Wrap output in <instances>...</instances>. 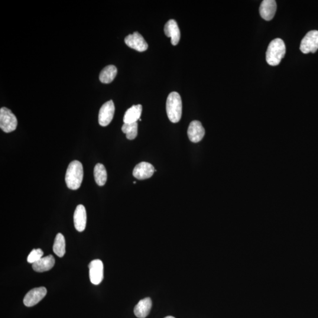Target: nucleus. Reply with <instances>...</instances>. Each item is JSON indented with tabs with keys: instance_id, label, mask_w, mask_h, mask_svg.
Returning a JSON list of instances; mask_svg holds the SVG:
<instances>
[{
	"instance_id": "f257e3e1",
	"label": "nucleus",
	"mask_w": 318,
	"mask_h": 318,
	"mask_svg": "<svg viewBox=\"0 0 318 318\" xmlns=\"http://www.w3.org/2000/svg\"><path fill=\"white\" fill-rule=\"evenodd\" d=\"M83 179V167L78 160L71 161L68 166L65 181L69 189L76 190L79 189Z\"/></svg>"
},
{
	"instance_id": "f03ea898",
	"label": "nucleus",
	"mask_w": 318,
	"mask_h": 318,
	"mask_svg": "<svg viewBox=\"0 0 318 318\" xmlns=\"http://www.w3.org/2000/svg\"><path fill=\"white\" fill-rule=\"evenodd\" d=\"M286 53V47L283 40L276 38L269 44L266 54L267 63L272 66H278Z\"/></svg>"
},
{
	"instance_id": "7ed1b4c3",
	"label": "nucleus",
	"mask_w": 318,
	"mask_h": 318,
	"mask_svg": "<svg viewBox=\"0 0 318 318\" xmlns=\"http://www.w3.org/2000/svg\"><path fill=\"white\" fill-rule=\"evenodd\" d=\"M166 112L168 118L172 123H176L180 121L182 115V102L178 93L171 92L168 96Z\"/></svg>"
},
{
	"instance_id": "20e7f679",
	"label": "nucleus",
	"mask_w": 318,
	"mask_h": 318,
	"mask_svg": "<svg viewBox=\"0 0 318 318\" xmlns=\"http://www.w3.org/2000/svg\"><path fill=\"white\" fill-rule=\"evenodd\" d=\"M17 119L10 110L6 108L0 109V128L5 133L14 131L17 127Z\"/></svg>"
},
{
	"instance_id": "39448f33",
	"label": "nucleus",
	"mask_w": 318,
	"mask_h": 318,
	"mask_svg": "<svg viewBox=\"0 0 318 318\" xmlns=\"http://www.w3.org/2000/svg\"><path fill=\"white\" fill-rule=\"evenodd\" d=\"M300 50L304 54L315 53L318 50V31L308 32L301 41Z\"/></svg>"
},
{
	"instance_id": "423d86ee",
	"label": "nucleus",
	"mask_w": 318,
	"mask_h": 318,
	"mask_svg": "<svg viewBox=\"0 0 318 318\" xmlns=\"http://www.w3.org/2000/svg\"><path fill=\"white\" fill-rule=\"evenodd\" d=\"M115 112V104L112 100L107 102L101 107L99 113V123L106 127L112 121Z\"/></svg>"
},
{
	"instance_id": "0eeeda50",
	"label": "nucleus",
	"mask_w": 318,
	"mask_h": 318,
	"mask_svg": "<svg viewBox=\"0 0 318 318\" xmlns=\"http://www.w3.org/2000/svg\"><path fill=\"white\" fill-rule=\"evenodd\" d=\"M46 294L47 290L44 287L32 289L25 295L23 300L24 306L27 307L35 306L43 299Z\"/></svg>"
},
{
	"instance_id": "6e6552de",
	"label": "nucleus",
	"mask_w": 318,
	"mask_h": 318,
	"mask_svg": "<svg viewBox=\"0 0 318 318\" xmlns=\"http://www.w3.org/2000/svg\"><path fill=\"white\" fill-rule=\"evenodd\" d=\"M89 277L91 282L94 285H99L103 280V264L99 259H96L89 265Z\"/></svg>"
},
{
	"instance_id": "1a4fd4ad",
	"label": "nucleus",
	"mask_w": 318,
	"mask_h": 318,
	"mask_svg": "<svg viewBox=\"0 0 318 318\" xmlns=\"http://www.w3.org/2000/svg\"><path fill=\"white\" fill-rule=\"evenodd\" d=\"M125 42L128 46L138 51H145L148 48L147 41L138 32H135L134 34L128 35L125 38Z\"/></svg>"
},
{
	"instance_id": "9d476101",
	"label": "nucleus",
	"mask_w": 318,
	"mask_h": 318,
	"mask_svg": "<svg viewBox=\"0 0 318 318\" xmlns=\"http://www.w3.org/2000/svg\"><path fill=\"white\" fill-rule=\"evenodd\" d=\"M153 165L148 162H141L136 165L133 171V175L138 180H145L151 178L155 173Z\"/></svg>"
},
{
	"instance_id": "9b49d317",
	"label": "nucleus",
	"mask_w": 318,
	"mask_h": 318,
	"mask_svg": "<svg viewBox=\"0 0 318 318\" xmlns=\"http://www.w3.org/2000/svg\"><path fill=\"white\" fill-rule=\"evenodd\" d=\"M204 135H205V130L199 121H194L190 123L187 130V135L191 142H200L202 140Z\"/></svg>"
},
{
	"instance_id": "f8f14e48",
	"label": "nucleus",
	"mask_w": 318,
	"mask_h": 318,
	"mask_svg": "<svg viewBox=\"0 0 318 318\" xmlns=\"http://www.w3.org/2000/svg\"><path fill=\"white\" fill-rule=\"evenodd\" d=\"M277 9V2L275 0H264L261 3L259 12L265 20L271 21L274 18Z\"/></svg>"
},
{
	"instance_id": "ddd939ff",
	"label": "nucleus",
	"mask_w": 318,
	"mask_h": 318,
	"mask_svg": "<svg viewBox=\"0 0 318 318\" xmlns=\"http://www.w3.org/2000/svg\"><path fill=\"white\" fill-rule=\"evenodd\" d=\"M164 31L165 35L171 38V43L173 45L178 43L180 39L179 28L174 19H170L164 25Z\"/></svg>"
},
{
	"instance_id": "4468645a",
	"label": "nucleus",
	"mask_w": 318,
	"mask_h": 318,
	"mask_svg": "<svg viewBox=\"0 0 318 318\" xmlns=\"http://www.w3.org/2000/svg\"><path fill=\"white\" fill-rule=\"evenodd\" d=\"M87 213L85 207L79 204L76 207L74 213V227L78 232H83L86 229Z\"/></svg>"
},
{
	"instance_id": "2eb2a0df",
	"label": "nucleus",
	"mask_w": 318,
	"mask_h": 318,
	"mask_svg": "<svg viewBox=\"0 0 318 318\" xmlns=\"http://www.w3.org/2000/svg\"><path fill=\"white\" fill-rule=\"evenodd\" d=\"M152 307V301L150 298L141 300L135 307V316L139 318H147L151 312Z\"/></svg>"
},
{
	"instance_id": "dca6fc26",
	"label": "nucleus",
	"mask_w": 318,
	"mask_h": 318,
	"mask_svg": "<svg viewBox=\"0 0 318 318\" xmlns=\"http://www.w3.org/2000/svg\"><path fill=\"white\" fill-rule=\"evenodd\" d=\"M54 265V258L50 255L41 258L40 260L32 264V267L35 272H44L50 271Z\"/></svg>"
},
{
	"instance_id": "f3484780",
	"label": "nucleus",
	"mask_w": 318,
	"mask_h": 318,
	"mask_svg": "<svg viewBox=\"0 0 318 318\" xmlns=\"http://www.w3.org/2000/svg\"><path fill=\"white\" fill-rule=\"evenodd\" d=\"M142 112L141 105H134L126 112L123 122L125 123H134L140 119Z\"/></svg>"
},
{
	"instance_id": "a211bd4d",
	"label": "nucleus",
	"mask_w": 318,
	"mask_h": 318,
	"mask_svg": "<svg viewBox=\"0 0 318 318\" xmlns=\"http://www.w3.org/2000/svg\"><path fill=\"white\" fill-rule=\"evenodd\" d=\"M118 73L117 68L113 65H109L102 70L99 76L100 82L105 84L112 83L115 79Z\"/></svg>"
},
{
	"instance_id": "6ab92c4d",
	"label": "nucleus",
	"mask_w": 318,
	"mask_h": 318,
	"mask_svg": "<svg viewBox=\"0 0 318 318\" xmlns=\"http://www.w3.org/2000/svg\"><path fill=\"white\" fill-rule=\"evenodd\" d=\"M94 177L96 182L99 186H103L108 179V173L105 165L101 163H97L94 168Z\"/></svg>"
},
{
	"instance_id": "aec40b11",
	"label": "nucleus",
	"mask_w": 318,
	"mask_h": 318,
	"mask_svg": "<svg viewBox=\"0 0 318 318\" xmlns=\"http://www.w3.org/2000/svg\"><path fill=\"white\" fill-rule=\"evenodd\" d=\"M53 252L60 258H62L66 253V242L64 236L60 233H58L55 238Z\"/></svg>"
},
{
	"instance_id": "412c9836",
	"label": "nucleus",
	"mask_w": 318,
	"mask_h": 318,
	"mask_svg": "<svg viewBox=\"0 0 318 318\" xmlns=\"http://www.w3.org/2000/svg\"><path fill=\"white\" fill-rule=\"evenodd\" d=\"M122 131L126 135V138L129 140H134L138 136V123H125L122 126Z\"/></svg>"
},
{
	"instance_id": "4be33fe9",
	"label": "nucleus",
	"mask_w": 318,
	"mask_h": 318,
	"mask_svg": "<svg viewBox=\"0 0 318 318\" xmlns=\"http://www.w3.org/2000/svg\"><path fill=\"white\" fill-rule=\"evenodd\" d=\"M44 253L41 249H33L27 257V262L33 264L43 258Z\"/></svg>"
},
{
	"instance_id": "5701e85b",
	"label": "nucleus",
	"mask_w": 318,
	"mask_h": 318,
	"mask_svg": "<svg viewBox=\"0 0 318 318\" xmlns=\"http://www.w3.org/2000/svg\"><path fill=\"white\" fill-rule=\"evenodd\" d=\"M164 318H174L171 316H168V317H165Z\"/></svg>"
},
{
	"instance_id": "b1692460",
	"label": "nucleus",
	"mask_w": 318,
	"mask_h": 318,
	"mask_svg": "<svg viewBox=\"0 0 318 318\" xmlns=\"http://www.w3.org/2000/svg\"><path fill=\"white\" fill-rule=\"evenodd\" d=\"M134 184H136V181H134Z\"/></svg>"
}]
</instances>
